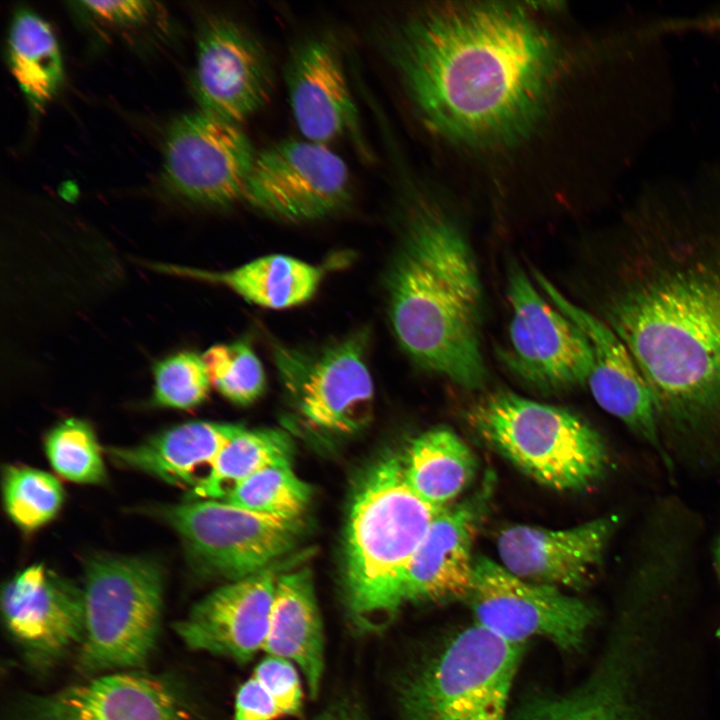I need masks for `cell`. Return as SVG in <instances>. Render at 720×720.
Segmentation results:
<instances>
[{
	"label": "cell",
	"mask_w": 720,
	"mask_h": 720,
	"mask_svg": "<svg viewBox=\"0 0 720 720\" xmlns=\"http://www.w3.org/2000/svg\"><path fill=\"white\" fill-rule=\"evenodd\" d=\"M553 7L512 1L423 3L382 47L418 123L442 148L489 170L512 168L560 120L577 46Z\"/></svg>",
	"instance_id": "cell-1"
},
{
	"label": "cell",
	"mask_w": 720,
	"mask_h": 720,
	"mask_svg": "<svg viewBox=\"0 0 720 720\" xmlns=\"http://www.w3.org/2000/svg\"><path fill=\"white\" fill-rule=\"evenodd\" d=\"M597 298L660 426L720 430V196L645 199L624 215Z\"/></svg>",
	"instance_id": "cell-2"
},
{
	"label": "cell",
	"mask_w": 720,
	"mask_h": 720,
	"mask_svg": "<svg viewBox=\"0 0 720 720\" xmlns=\"http://www.w3.org/2000/svg\"><path fill=\"white\" fill-rule=\"evenodd\" d=\"M400 247L386 278L393 333L424 370L481 388L483 290L466 232L437 194L405 182Z\"/></svg>",
	"instance_id": "cell-3"
},
{
	"label": "cell",
	"mask_w": 720,
	"mask_h": 720,
	"mask_svg": "<svg viewBox=\"0 0 720 720\" xmlns=\"http://www.w3.org/2000/svg\"><path fill=\"white\" fill-rule=\"evenodd\" d=\"M441 510L409 487L397 456L381 459L365 475L346 536V603L359 630L382 629L405 603L409 565Z\"/></svg>",
	"instance_id": "cell-4"
},
{
	"label": "cell",
	"mask_w": 720,
	"mask_h": 720,
	"mask_svg": "<svg viewBox=\"0 0 720 720\" xmlns=\"http://www.w3.org/2000/svg\"><path fill=\"white\" fill-rule=\"evenodd\" d=\"M466 418L490 447L551 489L584 490L606 470L608 455L600 434L562 407L499 389L474 402Z\"/></svg>",
	"instance_id": "cell-5"
},
{
	"label": "cell",
	"mask_w": 720,
	"mask_h": 720,
	"mask_svg": "<svg viewBox=\"0 0 720 720\" xmlns=\"http://www.w3.org/2000/svg\"><path fill=\"white\" fill-rule=\"evenodd\" d=\"M522 649L477 623L461 630L401 684L402 720H506Z\"/></svg>",
	"instance_id": "cell-6"
},
{
	"label": "cell",
	"mask_w": 720,
	"mask_h": 720,
	"mask_svg": "<svg viewBox=\"0 0 720 720\" xmlns=\"http://www.w3.org/2000/svg\"><path fill=\"white\" fill-rule=\"evenodd\" d=\"M86 631L78 650L82 672L141 667L155 648L163 609L164 575L151 560L96 556L85 569Z\"/></svg>",
	"instance_id": "cell-7"
},
{
	"label": "cell",
	"mask_w": 720,
	"mask_h": 720,
	"mask_svg": "<svg viewBox=\"0 0 720 720\" xmlns=\"http://www.w3.org/2000/svg\"><path fill=\"white\" fill-rule=\"evenodd\" d=\"M158 513L181 537L201 572L239 580L265 569L296 544L300 519L257 513L223 500H196Z\"/></svg>",
	"instance_id": "cell-8"
},
{
	"label": "cell",
	"mask_w": 720,
	"mask_h": 720,
	"mask_svg": "<svg viewBox=\"0 0 720 720\" xmlns=\"http://www.w3.org/2000/svg\"><path fill=\"white\" fill-rule=\"evenodd\" d=\"M367 344L366 330L310 350L272 344L280 381L300 416L312 427L352 433L368 423L374 388Z\"/></svg>",
	"instance_id": "cell-9"
},
{
	"label": "cell",
	"mask_w": 720,
	"mask_h": 720,
	"mask_svg": "<svg viewBox=\"0 0 720 720\" xmlns=\"http://www.w3.org/2000/svg\"><path fill=\"white\" fill-rule=\"evenodd\" d=\"M506 282L511 307L507 366L543 391L587 385L593 357L582 330L543 297L515 261L508 265Z\"/></svg>",
	"instance_id": "cell-10"
},
{
	"label": "cell",
	"mask_w": 720,
	"mask_h": 720,
	"mask_svg": "<svg viewBox=\"0 0 720 720\" xmlns=\"http://www.w3.org/2000/svg\"><path fill=\"white\" fill-rule=\"evenodd\" d=\"M352 200L345 161L328 145L285 139L257 152L243 201L272 218L317 221L335 215Z\"/></svg>",
	"instance_id": "cell-11"
},
{
	"label": "cell",
	"mask_w": 720,
	"mask_h": 720,
	"mask_svg": "<svg viewBox=\"0 0 720 720\" xmlns=\"http://www.w3.org/2000/svg\"><path fill=\"white\" fill-rule=\"evenodd\" d=\"M470 601L475 623L516 644L542 637L566 651L578 649L595 619L594 608L562 589L523 580L487 557L474 561Z\"/></svg>",
	"instance_id": "cell-12"
},
{
	"label": "cell",
	"mask_w": 720,
	"mask_h": 720,
	"mask_svg": "<svg viewBox=\"0 0 720 720\" xmlns=\"http://www.w3.org/2000/svg\"><path fill=\"white\" fill-rule=\"evenodd\" d=\"M257 152L239 124L198 110L170 125L163 179L180 199L206 207L243 200Z\"/></svg>",
	"instance_id": "cell-13"
},
{
	"label": "cell",
	"mask_w": 720,
	"mask_h": 720,
	"mask_svg": "<svg viewBox=\"0 0 720 720\" xmlns=\"http://www.w3.org/2000/svg\"><path fill=\"white\" fill-rule=\"evenodd\" d=\"M273 85L271 58L254 33L225 16L203 22L193 75L199 110L240 125L267 104Z\"/></svg>",
	"instance_id": "cell-14"
},
{
	"label": "cell",
	"mask_w": 720,
	"mask_h": 720,
	"mask_svg": "<svg viewBox=\"0 0 720 720\" xmlns=\"http://www.w3.org/2000/svg\"><path fill=\"white\" fill-rule=\"evenodd\" d=\"M15 720H198L184 690L134 670L98 674L54 692L29 695Z\"/></svg>",
	"instance_id": "cell-15"
},
{
	"label": "cell",
	"mask_w": 720,
	"mask_h": 720,
	"mask_svg": "<svg viewBox=\"0 0 720 720\" xmlns=\"http://www.w3.org/2000/svg\"><path fill=\"white\" fill-rule=\"evenodd\" d=\"M1 612L9 635L38 668L79 650L85 638L83 588L42 564L25 568L3 586Z\"/></svg>",
	"instance_id": "cell-16"
},
{
	"label": "cell",
	"mask_w": 720,
	"mask_h": 720,
	"mask_svg": "<svg viewBox=\"0 0 720 720\" xmlns=\"http://www.w3.org/2000/svg\"><path fill=\"white\" fill-rule=\"evenodd\" d=\"M533 276L545 297L585 334L592 350L587 386L597 404L645 440L668 462L661 445L655 398L620 336L597 314L573 303L540 271Z\"/></svg>",
	"instance_id": "cell-17"
},
{
	"label": "cell",
	"mask_w": 720,
	"mask_h": 720,
	"mask_svg": "<svg viewBox=\"0 0 720 720\" xmlns=\"http://www.w3.org/2000/svg\"><path fill=\"white\" fill-rule=\"evenodd\" d=\"M618 523L616 515H607L565 529L506 527L496 542L499 563L529 582L584 589L600 568Z\"/></svg>",
	"instance_id": "cell-18"
},
{
	"label": "cell",
	"mask_w": 720,
	"mask_h": 720,
	"mask_svg": "<svg viewBox=\"0 0 720 720\" xmlns=\"http://www.w3.org/2000/svg\"><path fill=\"white\" fill-rule=\"evenodd\" d=\"M284 79L291 113L304 139L328 145L352 135L364 147L358 110L335 38L315 34L298 41L287 58Z\"/></svg>",
	"instance_id": "cell-19"
},
{
	"label": "cell",
	"mask_w": 720,
	"mask_h": 720,
	"mask_svg": "<svg viewBox=\"0 0 720 720\" xmlns=\"http://www.w3.org/2000/svg\"><path fill=\"white\" fill-rule=\"evenodd\" d=\"M278 576L270 567L216 589L174 625L175 633L192 650L249 662L263 651Z\"/></svg>",
	"instance_id": "cell-20"
},
{
	"label": "cell",
	"mask_w": 720,
	"mask_h": 720,
	"mask_svg": "<svg viewBox=\"0 0 720 720\" xmlns=\"http://www.w3.org/2000/svg\"><path fill=\"white\" fill-rule=\"evenodd\" d=\"M492 480L487 475L481 489L435 516L409 565L405 603L467 599L474 572L473 543L487 511Z\"/></svg>",
	"instance_id": "cell-21"
},
{
	"label": "cell",
	"mask_w": 720,
	"mask_h": 720,
	"mask_svg": "<svg viewBox=\"0 0 720 720\" xmlns=\"http://www.w3.org/2000/svg\"><path fill=\"white\" fill-rule=\"evenodd\" d=\"M263 652L292 662L309 695L318 696L325 667V639L309 569L278 576Z\"/></svg>",
	"instance_id": "cell-22"
},
{
	"label": "cell",
	"mask_w": 720,
	"mask_h": 720,
	"mask_svg": "<svg viewBox=\"0 0 720 720\" xmlns=\"http://www.w3.org/2000/svg\"><path fill=\"white\" fill-rule=\"evenodd\" d=\"M240 425L191 421L171 427L141 444L109 448L119 466L149 473L169 483L196 484L194 472L209 468L223 447L241 430Z\"/></svg>",
	"instance_id": "cell-23"
},
{
	"label": "cell",
	"mask_w": 720,
	"mask_h": 720,
	"mask_svg": "<svg viewBox=\"0 0 720 720\" xmlns=\"http://www.w3.org/2000/svg\"><path fill=\"white\" fill-rule=\"evenodd\" d=\"M157 271L229 288L246 301L270 309H284L308 301L325 270L295 257L272 254L226 271L157 264Z\"/></svg>",
	"instance_id": "cell-24"
},
{
	"label": "cell",
	"mask_w": 720,
	"mask_h": 720,
	"mask_svg": "<svg viewBox=\"0 0 720 720\" xmlns=\"http://www.w3.org/2000/svg\"><path fill=\"white\" fill-rule=\"evenodd\" d=\"M402 464L409 487L438 509L448 507L471 483L477 470L469 446L453 430L442 426L417 436Z\"/></svg>",
	"instance_id": "cell-25"
},
{
	"label": "cell",
	"mask_w": 720,
	"mask_h": 720,
	"mask_svg": "<svg viewBox=\"0 0 720 720\" xmlns=\"http://www.w3.org/2000/svg\"><path fill=\"white\" fill-rule=\"evenodd\" d=\"M7 56L10 71L27 102L43 109L58 92L63 60L51 26L39 15L20 9L11 19Z\"/></svg>",
	"instance_id": "cell-26"
},
{
	"label": "cell",
	"mask_w": 720,
	"mask_h": 720,
	"mask_svg": "<svg viewBox=\"0 0 720 720\" xmlns=\"http://www.w3.org/2000/svg\"><path fill=\"white\" fill-rule=\"evenodd\" d=\"M292 443L277 429L245 430L220 451L207 474L192 488L190 498L223 500L238 484L271 466L291 464Z\"/></svg>",
	"instance_id": "cell-27"
},
{
	"label": "cell",
	"mask_w": 720,
	"mask_h": 720,
	"mask_svg": "<svg viewBox=\"0 0 720 720\" xmlns=\"http://www.w3.org/2000/svg\"><path fill=\"white\" fill-rule=\"evenodd\" d=\"M514 720H635L623 681L608 663L581 686L526 701Z\"/></svg>",
	"instance_id": "cell-28"
},
{
	"label": "cell",
	"mask_w": 720,
	"mask_h": 720,
	"mask_svg": "<svg viewBox=\"0 0 720 720\" xmlns=\"http://www.w3.org/2000/svg\"><path fill=\"white\" fill-rule=\"evenodd\" d=\"M310 495V487L294 473L291 464H283L253 474L223 501L261 514L300 519Z\"/></svg>",
	"instance_id": "cell-29"
},
{
	"label": "cell",
	"mask_w": 720,
	"mask_h": 720,
	"mask_svg": "<svg viewBox=\"0 0 720 720\" xmlns=\"http://www.w3.org/2000/svg\"><path fill=\"white\" fill-rule=\"evenodd\" d=\"M3 499L11 520L24 531H33L57 515L64 490L58 479L45 471L11 465L3 474Z\"/></svg>",
	"instance_id": "cell-30"
},
{
	"label": "cell",
	"mask_w": 720,
	"mask_h": 720,
	"mask_svg": "<svg viewBox=\"0 0 720 720\" xmlns=\"http://www.w3.org/2000/svg\"><path fill=\"white\" fill-rule=\"evenodd\" d=\"M202 358L211 385L231 402L248 405L263 394L265 371L248 341L214 345Z\"/></svg>",
	"instance_id": "cell-31"
},
{
	"label": "cell",
	"mask_w": 720,
	"mask_h": 720,
	"mask_svg": "<svg viewBox=\"0 0 720 720\" xmlns=\"http://www.w3.org/2000/svg\"><path fill=\"white\" fill-rule=\"evenodd\" d=\"M45 451L54 470L69 481L98 484L105 479L100 446L93 429L83 420L69 418L51 429Z\"/></svg>",
	"instance_id": "cell-32"
},
{
	"label": "cell",
	"mask_w": 720,
	"mask_h": 720,
	"mask_svg": "<svg viewBox=\"0 0 720 720\" xmlns=\"http://www.w3.org/2000/svg\"><path fill=\"white\" fill-rule=\"evenodd\" d=\"M153 401L161 407L192 409L202 404L210 380L202 356L182 351L155 363Z\"/></svg>",
	"instance_id": "cell-33"
},
{
	"label": "cell",
	"mask_w": 720,
	"mask_h": 720,
	"mask_svg": "<svg viewBox=\"0 0 720 720\" xmlns=\"http://www.w3.org/2000/svg\"><path fill=\"white\" fill-rule=\"evenodd\" d=\"M252 675L273 695L284 716H299L303 712L304 692L298 668L290 661L266 655Z\"/></svg>",
	"instance_id": "cell-34"
},
{
	"label": "cell",
	"mask_w": 720,
	"mask_h": 720,
	"mask_svg": "<svg viewBox=\"0 0 720 720\" xmlns=\"http://www.w3.org/2000/svg\"><path fill=\"white\" fill-rule=\"evenodd\" d=\"M75 4L92 22L115 30L141 28L158 11L154 2L141 0L78 1Z\"/></svg>",
	"instance_id": "cell-35"
},
{
	"label": "cell",
	"mask_w": 720,
	"mask_h": 720,
	"mask_svg": "<svg viewBox=\"0 0 720 720\" xmlns=\"http://www.w3.org/2000/svg\"><path fill=\"white\" fill-rule=\"evenodd\" d=\"M284 713L270 691L253 675L238 689L233 720H277Z\"/></svg>",
	"instance_id": "cell-36"
},
{
	"label": "cell",
	"mask_w": 720,
	"mask_h": 720,
	"mask_svg": "<svg viewBox=\"0 0 720 720\" xmlns=\"http://www.w3.org/2000/svg\"><path fill=\"white\" fill-rule=\"evenodd\" d=\"M320 720H367L359 710L352 705L341 704L328 711Z\"/></svg>",
	"instance_id": "cell-37"
},
{
	"label": "cell",
	"mask_w": 720,
	"mask_h": 720,
	"mask_svg": "<svg viewBox=\"0 0 720 720\" xmlns=\"http://www.w3.org/2000/svg\"><path fill=\"white\" fill-rule=\"evenodd\" d=\"M716 564L720 575V540L716 549Z\"/></svg>",
	"instance_id": "cell-38"
}]
</instances>
